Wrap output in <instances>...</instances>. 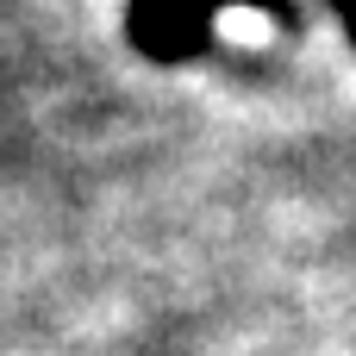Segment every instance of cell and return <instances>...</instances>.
<instances>
[{
  "instance_id": "1",
  "label": "cell",
  "mask_w": 356,
  "mask_h": 356,
  "mask_svg": "<svg viewBox=\"0 0 356 356\" xmlns=\"http://www.w3.org/2000/svg\"><path fill=\"white\" fill-rule=\"evenodd\" d=\"M332 6L344 13V25H350V31H356V0H332Z\"/></svg>"
}]
</instances>
